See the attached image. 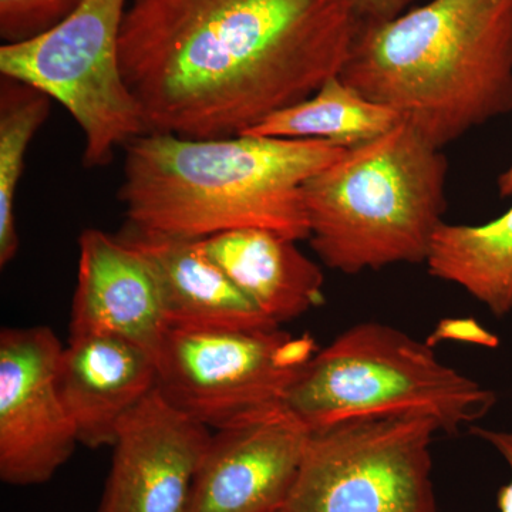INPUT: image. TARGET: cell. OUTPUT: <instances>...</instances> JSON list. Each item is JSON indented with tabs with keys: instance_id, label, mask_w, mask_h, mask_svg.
I'll list each match as a JSON object with an SVG mask.
<instances>
[{
	"instance_id": "12",
	"label": "cell",
	"mask_w": 512,
	"mask_h": 512,
	"mask_svg": "<svg viewBox=\"0 0 512 512\" xmlns=\"http://www.w3.org/2000/svg\"><path fill=\"white\" fill-rule=\"evenodd\" d=\"M170 325L153 268L119 235L97 228L79 237L70 336L128 340L156 357Z\"/></svg>"
},
{
	"instance_id": "7",
	"label": "cell",
	"mask_w": 512,
	"mask_h": 512,
	"mask_svg": "<svg viewBox=\"0 0 512 512\" xmlns=\"http://www.w3.org/2000/svg\"><path fill=\"white\" fill-rule=\"evenodd\" d=\"M311 336L269 328H170L157 355V390L211 431L284 410L289 387L318 352Z\"/></svg>"
},
{
	"instance_id": "14",
	"label": "cell",
	"mask_w": 512,
	"mask_h": 512,
	"mask_svg": "<svg viewBox=\"0 0 512 512\" xmlns=\"http://www.w3.org/2000/svg\"><path fill=\"white\" fill-rule=\"evenodd\" d=\"M153 268L170 328L238 329L279 326L249 301L205 254L200 239L127 224L119 234Z\"/></svg>"
},
{
	"instance_id": "1",
	"label": "cell",
	"mask_w": 512,
	"mask_h": 512,
	"mask_svg": "<svg viewBox=\"0 0 512 512\" xmlns=\"http://www.w3.org/2000/svg\"><path fill=\"white\" fill-rule=\"evenodd\" d=\"M349 0H128L120 67L146 133L238 136L340 76Z\"/></svg>"
},
{
	"instance_id": "15",
	"label": "cell",
	"mask_w": 512,
	"mask_h": 512,
	"mask_svg": "<svg viewBox=\"0 0 512 512\" xmlns=\"http://www.w3.org/2000/svg\"><path fill=\"white\" fill-rule=\"evenodd\" d=\"M200 242L232 284L276 325L291 322L323 303L322 269L292 239L268 229L245 228Z\"/></svg>"
},
{
	"instance_id": "6",
	"label": "cell",
	"mask_w": 512,
	"mask_h": 512,
	"mask_svg": "<svg viewBox=\"0 0 512 512\" xmlns=\"http://www.w3.org/2000/svg\"><path fill=\"white\" fill-rule=\"evenodd\" d=\"M128 0H83L45 35L0 47V73L62 104L84 137L83 163L101 167L146 133L124 82L120 35Z\"/></svg>"
},
{
	"instance_id": "19",
	"label": "cell",
	"mask_w": 512,
	"mask_h": 512,
	"mask_svg": "<svg viewBox=\"0 0 512 512\" xmlns=\"http://www.w3.org/2000/svg\"><path fill=\"white\" fill-rule=\"evenodd\" d=\"M83 0H0V37L5 45L45 35Z\"/></svg>"
},
{
	"instance_id": "18",
	"label": "cell",
	"mask_w": 512,
	"mask_h": 512,
	"mask_svg": "<svg viewBox=\"0 0 512 512\" xmlns=\"http://www.w3.org/2000/svg\"><path fill=\"white\" fill-rule=\"evenodd\" d=\"M52 99L36 87L2 76L0 82V266L19 251L16 194L30 141L50 113Z\"/></svg>"
},
{
	"instance_id": "8",
	"label": "cell",
	"mask_w": 512,
	"mask_h": 512,
	"mask_svg": "<svg viewBox=\"0 0 512 512\" xmlns=\"http://www.w3.org/2000/svg\"><path fill=\"white\" fill-rule=\"evenodd\" d=\"M430 417H363L309 431L282 512H440Z\"/></svg>"
},
{
	"instance_id": "5",
	"label": "cell",
	"mask_w": 512,
	"mask_h": 512,
	"mask_svg": "<svg viewBox=\"0 0 512 512\" xmlns=\"http://www.w3.org/2000/svg\"><path fill=\"white\" fill-rule=\"evenodd\" d=\"M494 392L444 365L426 343L363 322L319 349L289 387L284 410L309 431L363 417H430L441 431L474 426Z\"/></svg>"
},
{
	"instance_id": "10",
	"label": "cell",
	"mask_w": 512,
	"mask_h": 512,
	"mask_svg": "<svg viewBox=\"0 0 512 512\" xmlns=\"http://www.w3.org/2000/svg\"><path fill=\"white\" fill-rule=\"evenodd\" d=\"M211 436L156 387L121 421L97 512H188Z\"/></svg>"
},
{
	"instance_id": "21",
	"label": "cell",
	"mask_w": 512,
	"mask_h": 512,
	"mask_svg": "<svg viewBox=\"0 0 512 512\" xmlns=\"http://www.w3.org/2000/svg\"><path fill=\"white\" fill-rule=\"evenodd\" d=\"M360 23L384 22L402 15L413 0H349Z\"/></svg>"
},
{
	"instance_id": "4",
	"label": "cell",
	"mask_w": 512,
	"mask_h": 512,
	"mask_svg": "<svg viewBox=\"0 0 512 512\" xmlns=\"http://www.w3.org/2000/svg\"><path fill=\"white\" fill-rule=\"evenodd\" d=\"M447 171L440 148L406 121L348 148L303 188L320 261L345 275L426 264L444 224Z\"/></svg>"
},
{
	"instance_id": "20",
	"label": "cell",
	"mask_w": 512,
	"mask_h": 512,
	"mask_svg": "<svg viewBox=\"0 0 512 512\" xmlns=\"http://www.w3.org/2000/svg\"><path fill=\"white\" fill-rule=\"evenodd\" d=\"M470 431L480 439L488 441L507 461L511 471L510 483L505 484L498 491L497 504L500 512H512V433L488 430L478 426H471Z\"/></svg>"
},
{
	"instance_id": "11",
	"label": "cell",
	"mask_w": 512,
	"mask_h": 512,
	"mask_svg": "<svg viewBox=\"0 0 512 512\" xmlns=\"http://www.w3.org/2000/svg\"><path fill=\"white\" fill-rule=\"evenodd\" d=\"M309 430L285 410L212 431L188 512H282Z\"/></svg>"
},
{
	"instance_id": "3",
	"label": "cell",
	"mask_w": 512,
	"mask_h": 512,
	"mask_svg": "<svg viewBox=\"0 0 512 512\" xmlns=\"http://www.w3.org/2000/svg\"><path fill=\"white\" fill-rule=\"evenodd\" d=\"M340 77L443 150L512 111V0H431L360 23Z\"/></svg>"
},
{
	"instance_id": "22",
	"label": "cell",
	"mask_w": 512,
	"mask_h": 512,
	"mask_svg": "<svg viewBox=\"0 0 512 512\" xmlns=\"http://www.w3.org/2000/svg\"><path fill=\"white\" fill-rule=\"evenodd\" d=\"M498 191L503 197H511L512 195V163L507 170L498 178Z\"/></svg>"
},
{
	"instance_id": "13",
	"label": "cell",
	"mask_w": 512,
	"mask_h": 512,
	"mask_svg": "<svg viewBox=\"0 0 512 512\" xmlns=\"http://www.w3.org/2000/svg\"><path fill=\"white\" fill-rule=\"evenodd\" d=\"M157 387V360L128 340L70 336L59 362V389L77 439L113 447L121 421Z\"/></svg>"
},
{
	"instance_id": "2",
	"label": "cell",
	"mask_w": 512,
	"mask_h": 512,
	"mask_svg": "<svg viewBox=\"0 0 512 512\" xmlns=\"http://www.w3.org/2000/svg\"><path fill=\"white\" fill-rule=\"evenodd\" d=\"M126 147L119 197L128 224L194 239L259 228L295 242L311 234L305 184L348 150L247 134L144 133Z\"/></svg>"
},
{
	"instance_id": "17",
	"label": "cell",
	"mask_w": 512,
	"mask_h": 512,
	"mask_svg": "<svg viewBox=\"0 0 512 512\" xmlns=\"http://www.w3.org/2000/svg\"><path fill=\"white\" fill-rule=\"evenodd\" d=\"M403 121L397 111L367 99L336 76L308 99L276 111L242 134L322 140L352 148L384 136Z\"/></svg>"
},
{
	"instance_id": "16",
	"label": "cell",
	"mask_w": 512,
	"mask_h": 512,
	"mask_svg": "<svg viewBox=\"0 0 512 512\" xmlns=\"http://www.w3.org/2000/svg\"><path fill=\"white\" fill-rule=\"evenodd\" d=\"M429 274L463 288L495 316L512 311V207L483 225L444 222L434 235Z\"/></svg>"
},
{
	"instance_id": "9",
	"label": "cell",
	"mask_w": 512,
	"mask_h": 512,
	"mask_svg": "<svg viewBox=\"0 0 512 512\" xmlns=\"http://www.w3.org/2000/svg\"><path fill=\"white\" fill-rule=\"evenodd\" d=\"M63 343L47 326L0 332V480L45 484L79 446L59 389Z\"/></svg>"
}]
</instances>
